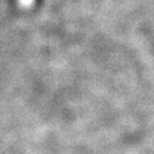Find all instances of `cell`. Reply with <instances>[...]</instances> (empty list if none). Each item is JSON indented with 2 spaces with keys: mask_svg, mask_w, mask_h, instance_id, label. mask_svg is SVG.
Segmentation results:
<instances>
[{
  "mask_svg": "<svg viewBox=\"0 0 154 154\" xmlns=\"http://www.w3.org/2000/svg\"><path fill=\"white\" fill-rule=\"evenodd\" d=\"M22 2L23 3H29V2H31V0H22Z\"/></svg>",
  "mask_w": 154,
  "mask_h": 154,
  "instance_id": "1",
  "label": "cell"
}]
</instances>
